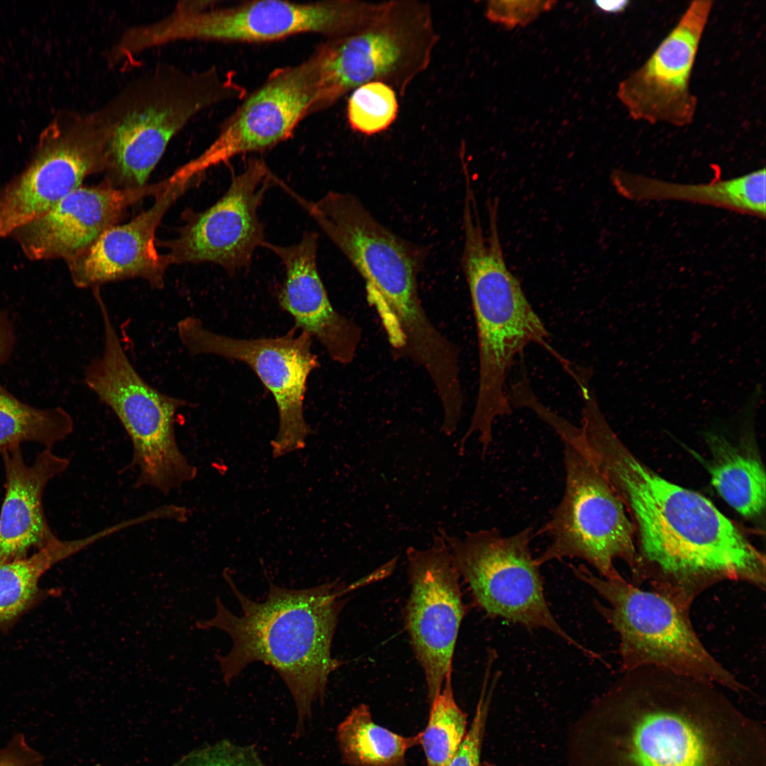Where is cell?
<instances>
[{
  "instance_id": "obj_5",
  "label": "cell",
  "mask_w": 766,
  "mask_h": 766,
  "mask_svg": "<svg viewBox=\"0 0 766 766\" xmlns=\"http://www.w3.org/2000/svg\"><path fill=\"white\" fill-rule=\"evenodd\" d=\"M362 277L392 351L417 355L438 342L440 331L426 312L418 290L423 261L420 247L379 223L354 195L329 192L309 201L286 189Z\"/></svg>"
},
{
  "instance_id": "obj_26",
  "label": "cell",
  "mask_w": 766,
  "mask_h": 766,
  "mask_svg": "<svg viewBox=\"0 0 766 766\" xmlns=\"http://www.w3.org/2000/svg\"><path fill=\"white\" fill-rule=\"evenodd\" d=\"M422 731L404 736L372 719L365 704L354 707L337 728L342 760L350 766H404L407 751L421 744Z\"/></svg>"
},
{
  "instance_id": "obj_31",
  "label": "cell",
  "mask_w": 766,
  "mask_h": 766,
  "mask_svg": "<svg viewBox=\"0 0 766 766\" xmlns=\"http://www.w3.org/2000/svg\"><path fill=\"white\" fill-rule=\"evenodd\" d=\"M178 766H265L253 745L221 740L189 754Z\"/></svg>"
},
{
  "instance_id": "obj_35",
  "label": "cell",
  "mask_w": 766,
  "mask_h": 766,
  "mask_svg": "<svg viewBox=\"0 0 766 766\" xmlns=\"http://www.w3.org/2000/svg\"><path fill=\"white\" fill-rule=\"evenodd\" d=\"M595 6L601 11L608 13H618L625 11L629 1H596Z\"/></svg>"
},
{
  "instance_id": "obj_2",
  "label": "cell",
  "mask_w": 766,
  "mask_h": 766,
  "mask_svg": "<svg viewBox=\"0 0 766 766\" xmlns=\"http://www.w3.org/2000/svg\"><path fill=\"white\" fill-rule=\"evenodd\" d=\"M623 674L599 703L605 766H766L764 728L721 687L657 667Z\"/></svg>"
},
{
  "instance_id": "obj_11",
  "label": "cell",
  "mask_w": 766,
  "mask_h": 766,
  "mask_svg": "<svg viewBox=\"0 0 766 766\" xmlns=\"http://www.w3.org/2000/svg\"><path fill=\"white\" fill-rule=\"evenodd\" d=\"M182 1L170 13L144 29L151 47L179 40L265 43L299 34L328 38L355 32L371 22L377 3L338 0L294 2L260 0L227 6Z\"/></svg>"
},
{
  "instance_id": "obj_25",
  "label": "cell",
  "mask_w": 766,
  "mask_h": 766,
  "mask_svg": "<svg viewBox=\"0 0 766 766\" xmlns=\"http://www.w3.org/2000/svg\"><path fill=\"white\" fill-rule=\"evenodd\" d=\"M710 457L706 463L711 482L734 510L748 519H759L765 511V472L750 447L733 444L723 435L706 436Z\"/></svg>"
},
{
  "instance_id": "obj_6",
  "label": "cell",
  "mask_w": 766,
  "mask_h": 766,
  "mask_svg": "<svg viewBox=\"0 0 766 766\" xmlns=\"http://www.w3.org/2000/svg\"><path fill=\"white\" fill-rule=\"evenodd\" d=\"M243 93L216 67L189 72L161 63L131 79L95 111L107 140V182L144 187L170 140L194 116Z\"/></svg>"
},
{
  "instance_id": "obj_12",
  "label": "cell",
  "mask_w": 766,
  "mask_h": 766,
  "mask_svg": "<svg viewBox=\"0 0 766 766\" xmlns=\"http://www.w3.org/2000/svg\"><path fill=\"white\" fill-rule=\"evenodd\" d=\"M438 533L450 550L460 578L476 605L488 616L500 618L531 630L544 628L580 650L595 653L569 635L553 616L545 599L540 567L531 550V527L511 535L496 528L467 531L464 537Z\"/></svg>"
},
{
  "instance_id": "obj_18",
  "label": "cell",
  "mask_w": 766,
  "mask_h": 766,
  "mask_svg": "<svg viewBox=\"0 0 766 766\" xmlns=\"http://www.w3.org/2000/svg\"><path fill=\"white\" fill-rule=\"evenodd\" d=\"M713 4L691 1L646 61L619 83L617 96L631 118L679 128L692 123L697 99L691 77Z\"/></svg>"
},
{
  "instance_id": "obj_15",
  "label": "cell",
  "mask_w": 766,
  "mask_h": 766,
  "mask_svg": "<svg viewBox=\"0 0 766 766\" xmlns=\"http://www.w3.org/2000/svg\"><path fill=\"white\" fill-rule=\"evenodd\" d=\"M406 555L411 591L404 625L423 670L431 703L452 673L455 644L467 607L450 550L439 533L433 535L429 548L410 546Z\"/></svg>"
},
{
  "instance_id": "obj_33",
  "label": "cell",
  "mask_w": 766,
  "mask_h": 766,
  "mask_svg": "<svg viewBox=\"0 0 766 766\" xmlns=\"http://www.w3.org/2000/svg\"><path fill=\"white\" fill-rule=\"evenodd\" d=\"M0 766H44L42 755L31 748L23 734L16 735L0 749Z\"/></svg>"
},
{
  "instance_id": "obj_16",
  "label": "cell",
  "mask_w": 766,
  "mask_h": 766,
  "mask_svg": "<svg viewBox=\"0 0 766 766\" xmlns=\"http://www.w3.org/2000/svg\"><path fill=\"white\" fill-rule=\"evenodd\" d=\"M276 177L263 160H249L224 194L194 213L178 236L165 244L171 264L212 262L229 274L249 267L255 250L267 241L257 212L267 189L276 186Z\"/></svg>"
},
{
  "instance_id": "obj_22",
  "label": "cell",
  "mask_w": 766,
  "mask_h": 766,
  "mask_svg": "<svg viewBox=\"0 0 766 766\" xmlns=\"http://www.w3.org/2000/svg\"><path fill=\"white\" fill-rule=\"evenodd\" d=\"M5 472V494L0 511V562L25 557L57 536L44 514L45 487L69 466L67 458L52 448L38 453L31 465L21 446L0 450Z\"/></svg>"
},
{
  "instance_id": "obj_4",
  "label": "cell",
  "mask_w": 766,
  "mask_h": 766,
  "mask_svg": "<svg viewBox=\"0 0 766 766\" xmlns=\"http://www.w3.org/2000/svg\"><path fill=\"white\" fill-rule=\"evenodd\" d=\"M484 231L479 211L462 213V266L474 316L479 379L472 423L492 428L498 418L511 413L506 389L516 357L533 343L540 345L562 363L547 343L548 331L527 299L517 277L506 265L498 227V211H487Z\"/></svg>"
},
{
  "instance_id": "obj_3",
  "label": "cell",
  "mask_w": 766,
  "mask_h": 766,
  "mask_svg": "<svg viewBox=\"0 0 766 766\" xmlns=\"http://www.w3.org/2000/svg\"><path fill=\"white\" fill-rule=\"evenodd\" d=\"M223 577L237 599L241 614L232 613L216 599L213 617L199 621V629L217 628L232 640L230 651L216 655L223 680L228 684L250 664L271 666L289 690L297 711L294 736L304 732L313 704L323 703L329 675L343 665L331 653L343 596L370 583L365 576L346 585L339 579L307 589H292L269 581L265 599L254 601L236 586L228 570Z\"/></svg>"
},
{
  "instance_id": "obj_7",
  "label": "cell",
  "mask_w": 766,
  "mask_h": 766,
  "mask_svg": "<svg viewBox=\"0 0 766 766\" xmlns=\"http://www.w3.org/2000/svg\"><path fill=\"white\" fill-rule=\"evenodd\" d=\"M437 41L429 6L387 1L369 24L328 38L308 57L316 79L311 114L370 82H384L403 94L428 66Z\"/></svg>"
},
{
  "instance_id": "obj_34",
  "label": "cell",
  "mask_w": 766,
  "mask_h": 766,
  "mask_svg": "<svg viewBox=\"0 0 766 766\" xmlns=\"http://www.w3.org/2000/svg\"><path fill=\"white\" fill-rule=\"evenodd\" d=\"M14 345V331L8 313L0 310V365L10 357Z\"/></svg>"
},
{
  "instance_id": "obj_9",
  "label": "cell",
  "mask_w": 766,
  "mask_h": 766,
  "mask_svg": "<svg viewBox=\"0 0 766 766\" xmlns=\"http://www.w3.org/2000/svg\"><path fill=\"white\" fill-rule=\"evenodd\" d=\"M575 577L606 601L596 610L619 637L621 671L657 667L691 676L740 692L745 687L718 661L697 635L689 611L623 577L609 579L586 565H569Z\"/></svg>"
},
{
  "instance_id": "obj_27",
  "label": "cell",
  "mask_w": 766,
  "mask_h": 766,
  "mask_svg": "<svg viewBox=\"0 0 766 766\" xmlns=\"http://www.w3.org/2000/svg\"><path fill=\"white\" fill-rule=\"evenodd\" d=\"M73 428V418L65 409L30 406L0 384V450L28 442L52 448L70 435Z\"/></svg>"
},
{
  "instance_id": "obj_30",
  "label": "cell",
  "mask_w": 766,
  "mask_h": 766,
  "mask_svg": "<svg viewBox=\"0 0 766 766\" xmlns=\"http://www.w3.org/2000/svg\"><path fill=\"white\" fill-rule=\"evenodd\" d=\"M491 670L486 668L482 691L472 724L448 766H479L483 736L492 697L499 674L490 681Z\"/></svg>"
},
{
  "instance_id": "obj_23",
  "label": "cell",
  "mask_w": 766,
  "mask_h": 766,
  "mask_svg": "<svg viewBox=\"0 0 766 766\" xmlns=\"http://www.w3.org/2000/svg\"><path fill=\"white\" fill-rule=\"evenodd\" d=\"M611 178L616 191L631 200H678L760 218H765L766 214L765 167L733 178L701 184L666 182L622 170H614Z\"/></svg>"
},
{
  "instance_id": "obj_17",
  "label": "cell",
  "mask_w": 766,
  "mask_h": 766,
  "mask_svg": "<svg viewBox=\"0 0 766 766\" xmlns=\"http://www.w3.org/2000/svg\"><path fill=\"white\" fill-rule=\"evenodd\" d=\"M316 90V77L308 58L276 69L244 98L214 140L182 166L184 170L197 178L236 156L262 152L286 140L301 120L311 114Z\"/></svg>"
},
{
  "instance_id": "obj_24",
  "label": "cell",
  "mask_w": 766,
  "mask_h": 766,
  "mask_svg": "<svg viewBox=\"0 0 766 766\" xmlns=\"http://www.w3.org/2000/svg\"><path fill=\"white\" fill-rule=\"evenodd\" d=\"M104 537L103 531L81 539L57 537L25 557L0 562V631L10 629L50 596L52 591L39 585L48 570Z\"/></svg>"
},
{
  "instance_id": "obj_13",
  "label": "cell",
  "mask_w": 766,
  "mask_h": 766,
  "mask_svg": "<svg viewBox=\"0 0 766 766\" xmlns=\"http://www.w3.org/2000/svg\"><path fill=\"white\" fill-rule=\"evenodd\" d=\"M107 140L94 111H62L41 132L25 167L0 188V240L105 170Z\"/></svg>"
},
{
  "instance_id": "obj_36",
  "label": "cell",
  "mask_w": 766,
  "mask_h": 766,
  "mask_svg": "<svg viewBox=\"0 0 766 766\" xmlns=\"http://www.w3.org/2000/svg\"><path fill=\"white\" fill-rule=\"evenodd\" d=\"M479 766H489V765H482V764H480Z\"/></svg>"
},
{
  "instance_id": "obj_19",
  "label": "cell",
  "mask_w": 766,
  "mask_h": 766,
  "mask_svg": "<svg viewBox=\"0 0 766 766\" xmlns=\"http://www.w3.org/2000/svg\"><path fill=\"white\" fill-rule=\"evenodd\" d=\"M168 180L135 189L109 182L76 189L49 211L18 228L11 235L27 258L65 262L91 245L131 205L157 195Z\"/></svg>"
},
{
  "instance_id": "obj_29",
  "label": "cell",
  "mask_w": 766,
  "mask_h": 766,
  "mask_svg": "<svg viewBox=\"0 0 766 766\" xmlns=\"http://www.w3.org/2000/svg\"><path fill=\"white\" fill-rule=\"evenodd\" d=\"M398 111L395 90L379 81L370 82L355 89L347 106L351 128L367 135L386 130L396 120Z\"/></svg>"
},
{
  "instance_id": "obj_10",
  "label": "cell",
  "mask_w": 766,
  "mask_h": 766,
  "mask_svg": "<svg viewBox=\"0 0 766 766\" xmlns=\"http://www.w3.org/2000/svg\"><path fill=\"white\" fill-rule=\"evenodd\" d=\"M565 473L562 499L536 533L550 543L535 557L537 565L565 558L587 562L599 577L622 576L614 562L633 570L635 544L633 524L618 496L592 459L579 428L571 423L559 435Z\"/></svg>"
},
{
  "instance_id": "obj_1",
  "label": "cell",
  "mask_w": 766,
  "mask_h": 766,
  "mask_svg": "<svg viewBox=\"0 0 766 766\" xmlns=\"http://www.w3.org/2000/svg\"><path fill=\"white\" fill-rule=\"evenodd\" d=\"M587 450L633 524L631 583L689 611L698 596L724 581L765 587V557L707 498L660 476L639 460L601 411L581 417Z\"/></svg>"
},
{
  "instance_id": "obj_32",
  "label": "cell",
  "mask_w": 766,
  "mask_h": 766,
  "mask_svg": "<svg viewBox=\"0 0 766 766\" xmlns=\"http://www.w3.org/2000/svg\"><path fill=\"white\" fill-rule=\"evenodd\" d=\"M555 4V1H491L487 5L486 16L495 23L514 28L532 22Z\"/></svg>"
},
{
  "instance_id": "obj_28",
  "label": "cell",
  "mask_w": 766,
  "mask_h": 766,
  "mask_svg": "<svg viewBox=\"0 0 766 766\" xmlns=\"http://www.w3.org/2000/svg\"><path fill=\"white\" fill-rule=\"evenodd\" d=\"M452 673L445 677L440 693L430 703L428 721L421 745L427 766H448L467 733V715L457 705L452 687Z\"/></svg>"
},
{
  "instance_id": "obj_20",
  "label": "cell",
  "mask_w": 766,
  "mask_h": 766,
  "mask_svg": "<svg viewBox=\"0 0 766 766\" xmlns=\"http://www.w3.org/2000/svg\"><path fill=\"white\" fill-rule=\"evenodd\" d=\"M168 180L148 209L128 223L109 228L66 262L76 287L94 289L107 282L141 278L152 287H163L165 272L171 262L155 248V231L169 208L194 182L176 172Z\"/></svg>"
},
{
  "instance_id": "obj_8",
  "label": "cell",
  "mask_w": 766,
  "mask_h": 766,
  "mask_svg": "<svg viewBox=\"0 0 766 766\" xmlns=\"http://www.w3.org/2000/svg\"><path fill=\"white\" fill-rule=\"evenodd\" d=\"M104 329L102 354L87 365L84 383L109 406L123 426L133 448L136 486L167 494L194 479L197 469L180 450L174 433L177 411L187 402L164 394L137 372L112 323L108 309L94 293Z\"/></svg>"
},
{
  "instance_id": "obj_14",
  "label": "cell",
  "mask_w": 766,
  "mask_h": 766,
  "mask_svg": "<svg viewBox=\"0 0 766 766\" xmlns=\"http://www.w3.org/2000/svg\"><path fill=\"white\" fill-rule=\"evenodd\" d=\"M293 327L276 338L241 339L220 335L194 316L177 323L178 337L192 355L209 354L248 365L272 394L278 411L277 435L271 441L274 458L306 447L313 433L304 415L308 377L319 366L312 338Z\"/></svg>"
},
{
  "instance_id": "obj_21",
  "label": "cell",
  "mask_w": 766,
  "mask_h": 766,
  "mask_svg": "<svg viewBox=\"0 0 766 766\" xmlns=\"http://www.w3.org/2000/svg\"><path fill=\"white\" fill-rule=\"evenodd\" d=\"M282 262L285 275L278 292L279 306L294 321V328L316 338L329 357L349 364L356 356L362 330L353 320L333 306L317 264L318 234L305 232L290 245H277L267 240L263 247Z\"/></svg>"
}]
</instances>
